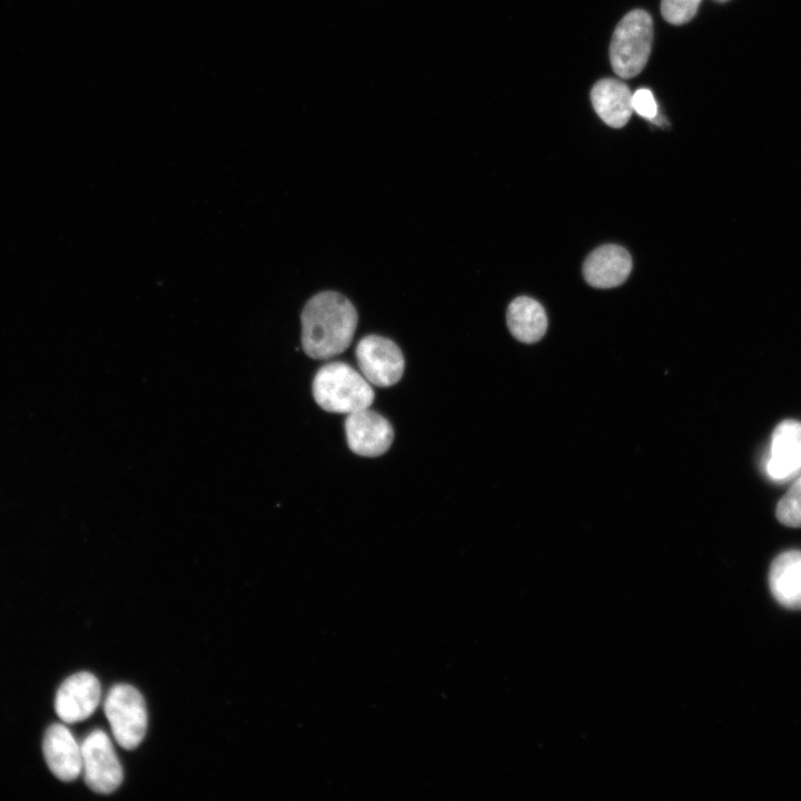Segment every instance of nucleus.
<instances>
[{
    "instance_id": "18",
    "label": "nucleus",
    "mask_w": 801,
    "mask_h": 801,
    "mask_svg": "<svg viewBox=\"0 0 801 801\" xmlns=\"http://www.w3.org/2000/svg\"><path fill=\"white\" fill-rule=\"evenodd\" d=\"M715 1H718V2H726V1H729V0H715Z\"/></svg>"
},
{
    "instance_id": "17",
    "label": "nucleus",
    "mask_w": 801,
    "mask_h": 801,
    "mask_svg": "<svg viewBox=\"0 0 801 801\" xmlns=\"http://www.w3.org/2000/svg\"><path fill=\"white\" fill-rule=\"evenodd\" d=\"M633 110L641 117L652 121L657 116V105L651 90L640 88L632 95Z\"/></svg>"
},
{
    "instance_id": "12",
    "label": "nucleus",
    "mask_w": 801,
    "mask_h": 801,
    "mask_svg": "<svg viewBox=\"0 0 801 801\" xmlns=\"http://www.w3.org/2000/svg\"><path fill=\"white\" fill-rule=\"evenodd\" d=\"M632 95L623 81L604 78L593 86L591 101L596 113L607 126L621 128L632 116Z\"/></svg>"
},
{
    "instance_id": "11",
    "label": "nucleus",
    "mask_w": 801,
    "mask_h": 801,
    "mask_svg": "<svg viewBox=\"0 0 801 801\" xmlns=\"http://www.w3.org/2000/svg\"><path fill=\"white\" fill-rule=\"evenodd\" d=\"M632 269V258L617 245H604L592 251L583 265L585 280L596 288H612L623 284Z\"/></svg>"
},
{
    "instance_id": "6",
    "label": "nucleus",
    "mask_w": 801,
    "mask_h": 801,
    "mask_svg": "<svg viewBox=\"0 0 801 801\" xmlns=\"http://www.w3.org/2000/svg\"><path fill=\"white\" fill-rule=\"evenodd\" d=\"M362 375L370 385L389 387L403 376L404 356L399 347L390 339L368 335L363 337L355 350Z\"/></svg>"
},
{
    "instance_id": "1",
    "label": "nucleus",
    "mask_w": 801,
    "mask_h": 801,
    "mask_svg": "<svg viewBox=\"0 0 801 801\" xmlns=\"http://www.w3.org/2000/svg\"><path fill=\"white\" fill-rule=\"evenodd\" d=\"M301 345L315 359L342 354L352 343L357 326L353 304L336 291L313 296L301 312Z\"/></svg>"
},
{
    "instance_id": "15",
    "label": "nucleus",
    "mask_w": 801,
    "mask_h": 801,
    "mask_svg": "<svg viewBox=\"0 0 801 801\" xmlns=\"http://www.w3.org/2000/svg\"><path fill=\"white\" fill-rule=\"evenodd\" d=\"M775 514L783 525L801 527V475L779 501Z\"/></svg>"
},
{
    "instance_id": "7",
    "label": "nucleus",
    "mask_w": 801,
    "mask_h": 801,
    "mask_svg": "<svg viewBox=\"0 0 801 801\" xmlns=\"http://www.w3.org/2000/svg\"><path fill=\"white\" fill-rule=\"evenodd\" d=\"M345 433L350 451L365 457L384 454L394 438L390 423L369 407L347 414Z\"/></svg>"
},
{
    "instance_id": "2",
    "label": "nucleus",
    "mask_w": 801,
    "mask_h": 801,
    "mask_svg": "<svg viewBox=\"0 0 801 801\" xmlns=\"http://www.w3.org/2000/svg\"><path fill=\"white\" fill-rule=\"evenodd\" d=\"M313 396L324 411L339 414L368 408L375 398L367 379L343 362L318 369L313 380Z\"/></svg>"
},
{
    "instance_id": "16",
    "label": "nucleus",
    "mask_w": 801,
    "mask_h": 801,
    "mask_svg": "<svg viewBox=\"0 0 801 801\" xmlns=\"http://www.w3.org/2000/svg\"><path fill=\"white\" fill-rule=\"evenodd\" d=\"M702 0H662L661 13L671 24L689 22L696 13Z\"/></svg>"
},
{
    "instance_id": "10",
    "label": "nucleus",
    "mask_w": 801,
    "mask_h": 801,
    "mask_svg": "<svg viewBox=\"0 0 801 801\" xmlns=\"http://www.w3.org/2000/svg\"><path fill=\"white\" fill-rule=\"evenodd\" d=\"M42 751L48 768L59 780L72 781L82 772L81 745L63 724L47 729Z\"/></svg>"
},
{
    "instance_id": "4",
    "label": "nucleus",
    "mask_w": 801,
    "mask_h": 801,
    "mask_svg": "<svg viewBox=\"0 0 801 801\" xmlns=\"http://www.w3.org/2000/svg\"><path fill=\"white\" fill-rule=\"evenodd\" d=\"M103 710L117 743L127 750L137 748L145 738L148 723L141 693L129 684L113 685Z\"/></svg>"
},
{
    "instance_id": "13",
    "label": "nucleus",
    "mask_w": 801,
    "mask_h": 801,
    "mask_svg": "<svg viewBox=\"0 0 801 801\" xmlns=\"http://www.w3.org/2000/svg\"><path fill=\"white\" fill-rule=\"evenodd\" d=\"M769 585L782 606L801 609V551H788L774 558L769 572Z\"/></svg>"
},
{
    "instance_id": "3",
    "label": "nucleus",
    "mask_w": 801,
    "mask_h": 801,
    "mask_svg": "<svg viewBox=\"0 0 801 801\" xmlns=\"http://www.w3.org/2000/svg\"><path fill=\"white\" fill-rule=\"evenodd\" d=\"M653 40V21L642 10L630 11L616 26L610 44V60L622 79L637 76L645 67Z\"/></svg>"
},
{
    "instance_id": "5",
    "label": "nucleus",
    "mask_w": 801,
    "mask_h": 801,
    "mask_svg": "<svg viewBox=\"0 0 801 801\" xmlns=\"http://www.w3.org/2000/svg\"><path fill=\"white\" fill-rule=\"evenodd\" d=\"M81 756L83 778L92 791L108 794L121 784V763L102 730H95L86 736L81 743Z\"/></svg>"
},
{
    "instance_id": "8",
    "label": "nucleus",
    "mask_w": 801,
    "mask_h": 801,
    "mask_svg": "<svg viewBox=\"0 0 801 801\" xmlns=\"http://www.w3.org/2000/svg\"><path fill=\"white\" fill-rule=\"evenodd\" d=\"M100 695V683L93 674L89 672L72 674L57 691L56 713L67 723L83 721L97 709Z\"/></svg>"
},
{
    "instance_id": "14",
    "label": "nucleus",
    "mask_w": 801,
    "mask_h": 801,
    "mask_svg": "<svg viewBox=\"0 0 801 801\" xmlns=\"http://www.w3.org/2000/svg\"><path fill=\"white\" fill-rule=\"evenodd\" d=\"M506 323L514 338L526 344L540 340L547 328L544 308L538 301L526 296L516 297L511 301Z\"/></svg>"
},
{
    "instance_id": "9",
    "label": "nucleus",
    "mask_w": 801,
    "mask_h": 801,
    "mask_svg": "<svg viewBox=\"0 0 801 801\" xmlns=\"http://www.w3.org/2000/svg\"><path fill=\"white\" fill-rule=\"evenodd\" d=\"M764 465L767 475L778 482L801 471V422L787 419L774 428Z\"/></svg>"
}]
</instances>
